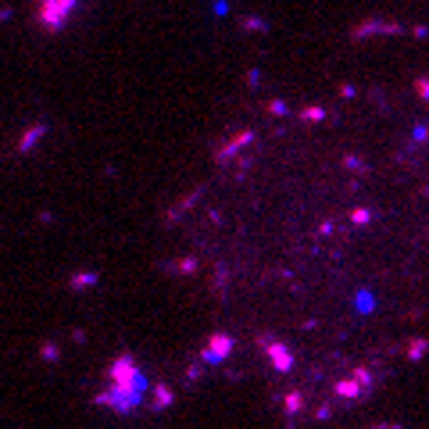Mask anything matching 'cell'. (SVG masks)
<instances>
[{
  "mask_svg": "<svg viewBox=\"0 0 429 429\" xmlns=\"http://www.w3.org/2000/svg\"><path fill=\"white\" fill-rule=\"evenodd\" d=\"M79 11V0H36V25L43 32H61Z\"/></svg>",
  "mask_w": 429,
  "mask_h": 429,
  "instance_id": "cell-2",
  "label": "cell"
},
{
  "mask_svg": "<svg viewBox=\"0 0 429 429\" xmlns=\"http://www.w3.org/2000/svg\"><path fill=\"white\" fill-rule=\"evenodd\" d=\"M143 390H147L143 372L136 368V361L129 354H122V358L111 361V368H107V390L97 401L115 408V411H133L143 401Z\"/></svg>",
  "mask_w": 429,
  "mask_h": 429,
  "instance_id": "cell-1",
  "label": "cell"
}]
</instances>
